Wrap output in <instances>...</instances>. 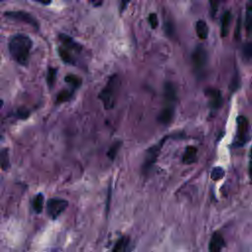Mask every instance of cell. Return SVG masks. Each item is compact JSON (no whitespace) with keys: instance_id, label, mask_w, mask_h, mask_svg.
Masks as SVG:
<instances>
[{"instance_id":"obj_19","label":"cell","mask_w":252,"mask_h":252,"mask_svg":"<svg viewBox=\"0 0 252 252\" xmlns=\"http://www.w3.org/2000/svg\"><path fill=\"white\" fill-rule=\"evenodd\" d=\"M65 82L69 84L73 90L80 88V86L82 85V79L79 76H76L74 74H68L65 77Z\"/></svg>"},{"instance_id":"obj_14","label":"cell","mask_w":252,"mask_h":252,"mask_svg":"<svg viewBox=\"0 0 252 252\" xmlns=\"http://www.w3.org/2000/svg\"><path fill=\"white\" fill-rule=\"evenodd\" d=\"M196 33L199 38L201 39H206L209 34V28L208 25L205 21L199 20L196 23Z\"/></svg>"},{"instance_id":"obj_27","label":"cell","mask_w":252,"mask_h":252,"mask_svg":"<svg viewBox=\"0 0 252 252\" xmlns=\"http://www.w3.org/2000/svg\"><path fill=\"white\" fill-rule=\"evenodd\" d=\"M165 32L168 36H172L173 33H174V29H173V26L170 22L165 24Z\"/></svg>"},{"instance_id":"obj_33","label":"cell","mask_w":252,"mask_h":252,"mask_svg":"<svg viewBox=\"0 0 252 252\" xmlns=\"http://www.w3.org/2000/svg\"><path fill=\"white\" fill-rule=\"evenodd\" d=\"M37 3H40L41 5H44V6H47V5H50V3L52 2V0H33Z\"/></svg>"},{"instance_id":"obj_4","label":"cell","mask_w":252,"mask_h":252,"mask_svg":"<svg viewBox=\"0 0 252 252\" xmlns=\"http://www.w3.org/2000/svg\"><path fill=\"white\" fill-rule=\"evenodd\" d=\"M166 139H167V137L162 138L158 144L153 145L151 148H149L147 150L146 155H145V158H144V161H143V164H142V173L145 176H147L151 172L154 164L156 163V161H157V159H158V158L160 154L161 148L164 145V142H165Z\"/></svg>"},{"instance_id":"obj_21","label":"cell","mask_w":252,"mask_h":252,"mask_svg":"<svg viewBox=\"0 0 252 252\" xmlns=\"http://www.w3.org/2000/svg\"><path fill=\"white\" fill-rule=\"evenodd\" d=\"M129 243V237L127 236H122L120 237L117 242L115 243L114 247H113V251L114 252H120V251H125L126 250V247Z\"/></svg>"},{"instance_id":"obj_11","label":"cell","mask_w":252,"mask_h":252,"mask_svg":"<svg viewBox=\"0 0 252 252\" xmlns=\"http://www.w3.org/2000/svg\"><path fill=\"white\" fill-rule=\"evenodd\" d=\"M58 38H59L61 44H62L64 47H66L67 49L71 50L72 52H73V51H75V52H80V51L82 50V46H81L78 42H76L71 36L67 35L66 33H60V34L58 35Z\"/></svg>"},{"instance_id":"obj_28","label":"cell","mask_w":252,"mask_h":252,"mask_svg":"<svg viewBox=\"0 0 252 252\" xmlns=\"http://www.w3.org/2000/svg\"><path fill=\"white\" fill-rule=\"evenodd\" d=\"M249 166H248V173H249V177L252 180V147L250 150V155H249Z\"/></svg>"},{"instance_id":"obj_15","label":"cell","mask_w":252,"mask_h":252,"mask_svg":"<svg viewBox=\"0 0 252 252\" xmlns=\"http://www.w3.org/2000/svg\"><path fill=\"white\" fill-rule=\"evenodd\" d=\"M58 54H59L60 58L65 63H68V64H73L74 63V58H73V55H72V51L67 49L63 45L58 47Z\"/></svg>"},{"instance_id":"obj_5","label":"cell","mask_w":252,"mask_h":252,"mask_svg":"<svg viewBox=\"0 0 252 252\" xmlns=\"http://www.w3.org/2000/svg\"><path fill=\"white\" fill-rule=\"evenodd\" d=\"M208 62L207 50L202 45H197L192 52V64L194 72L198 77H202L205 73Z\"/></svg>"},{"instance_id":"obj_22","label":"cell","mask_w":252,"mask_h":252,"mask_svg":"<svg viewBox=\"0 0 252 252\" xmlns=\"http://www.w3.org/2000/svg\"><path fill=\"white\" fill-rule=\"evenodd\" d=\"M56 74H57V69L49 67L47 70V74H46V83L48 85V87L51 89L55 83L56 80Z\"/></svg>"},{"instance_id":"obj_29","label":"cell","mask_w":252,"mask_h":252,"mask_svg":"<svg viewBox=\"0 0 252 252\" xmlns=\"http://www.w3.org/2000/svg\"><path fill=\"white\" fill-rule=\"evenodd\" d=\"M18 115L21 117V118H26V117H28L29 116V111H27V110H23V109H20L19 111H18Z\"/></svg>"},{"instance_id":"obj_18","label":"cell","mask_w":252,"mask_h":252,"mask_svg":"<svg viewBox=\"0 0 252 252\" xmlns=\"http://www.w3.org/2000/svg\"><path fill=\"white\" fill-rule=\"evenodd\" d=\"M121 146H122V142L120 140H118V141L113 142L112 145L109 147V149L107 151V157L110 160H113L116 158Z\"/></svg>"},{"instance_id":"obj_25","label":"cell","mask_w":252,"mask_h":252,"mask_svg":"<svg viewBox=\"0 0 252 252\" xmlns=\"http://www.w3.org/2000/svg\"><path fill=\"white\" fill-rule=\"evenodd\" d=\"M242 54H243V57H244L245 59H247V60L252 59V41L246 42V43L243 45Z\"/></svg>"},{"instance_id":"obj_32","label":"cell","mask_w":252,"mask_h":252,"mask_svg":"<svg viewBox=\"0 0 252 252\" xmlns=\"http://www.w3.org/2000/svg\"><path fill=\"white\" fill-rule=\"evenodd\" d=\"M240 18L238 19V21H237V26H236V30H235V38H238L239 37V28H240V24H241V22H240Z\"/></svg>"},{"instance_id":"obj_7","label":"cell","mask_w":252,"mask_h":252,"mask_svg":"<svg viewBox=\"0 0 252 252\" xmlns=\"http://www.w3.org/2000/svg\"><path fill=\"white\" fill-rule=\"evenodd\" d=\"M68 207V202L64 199H60V198H51L47 201V205H46V212H47V216L52 219L55 220L57 219Z\"/></svg>"},{"instance_id":"obj_12","label":"cell","mask_w":252,"mask_h":252,"mask_svg":"<svg viewBox=\"0 0 252 252\" xmlns=\"http://www.w3.org/2000/svg\"><path fill=\"white\" fill-rule=\"evenodd\" d=\"M197 148L194 146H188L186 147L183 157H182V161L185 164H192L196 161L197 159Z\"/></svg>"},{"instance_id":"obj_16","label":"cell","mask_w":252,"mask_h":252,"mask_svg":"<svg viewBox=\"0 0 252 252\" xmlns=\"http://www.w3.org/2000/svg\"><path fill=\"white\" fill-rule=\"evenodd\" d=\"M0 167L7 171L10 168V158H9V150L4 148L0 151Z\"/></svg>"},{"instance_id":"obj_6","label":"cell","mask_w":252,"mask_h":252,"mask_svg":"<svg viewBox=\"0 0 252 252\" xmlns=\"http://www.w3.org/2000/svg\"><path fill=\"white\" fill-rule=\"evenodd\" d=\"M249 138V121L244 115H240L236 118V134L233 142V146L238 148L242 147Z\"/></svg>"},{"instance_id":"obj_30","label":"cell","mask_w":252,"mask_h":252,"mask_svg":"<svg viewBox=\"0 0 252 252\" xmlns=\"http://www.w3.org/2000/svg\"><path fill=\"white\" fill-rule=\"evenodd\" d=\"M128 3H129V0H120V12L124 11Z\"/></svg>"},{"instance_id":"obj_1","label":"cell","mask_w":252,"mask_h":252,"mask_svg":"<svg viewBox=\"0 0 252 252\" xmlns=\"http://www.w3.org/2000/svg\"><path fill=\"white\" fill-rule=\"evenodd\" d=\"M32 41L30 36L24 33L14 34L8 43L9 52L12 58L21 65H28L30 60Z\"/></svg>"},{"instance_id":"obj_8","label":"cell","mask_w":252,"mask_h":252,"mask_svg":"<svg viewBox=\"0 0 252 252\" xmlns=\"http://www.w3.org/2000/svg\"><path fill=\"white\" fill-rule=\"evenodd\" d=\"M4 16L8 19L24 22V23L33 27L35 30L39 29V24H38L37 20L32 14L28 13L27 11H22V10L6 11V12H4Z\"/></svg>"},{"instance_id":"obj_10","label":"cell","mask_w":252,"mask_h":252,"mask_svg":"<svg viewBox=\"0 0 252 252\" xmlns=\"http://www.w3.org/2000/svg\"><path fill=\"white\" fill-rule=\"evenodd\" d=\"M224 247V239L220 231H216L213 233L210 243L209 250L211 252H220Z\"/></svg>"},{"instance_id":"obj_3","label":"cell","mask_w":252,"mask_h":252,"mask_svg":"<svg viewBox=\"0 0 252 252\" xmlns=\"http://www.w3.org/2000/svg\"><path fill=\"white\" fill-rule=\"evenodd\" d=\"M121 79L117 74L109 77L106 85L98 94V98L101 100L103 107L106 110L112 109L117 101L118 94L120 91Z\"/></svg>"},{"instance_id":"obj_24","label":"cell","mask_w":252,"mask_h":252,"mask_svg":"<svg viewBox=\"0 0 252 252\" xmlns=\"http://www.w3.org/2000/svg\"><path fill=\"white\" fill-rule=\"evenodd\" d=\"M223 0H209L210 2V13L212 18H215V16L217 15L220 5Z\"/></svg>"},{"instance_id":"obj_26","label":"cell","mask_w":252,"mask_h":252,"mask_svg":"<svg viewBox=\"0 0 252 252\" xmlns=\"http://www.w3.org/2000/svg\"><path fill=\"white\" fill-rule=\"evenodd\" d=\"M149 23L152 27V29H156L158 25V16L156 13H151L149 15Z\"/></svg>"},{"instance_id":"obj_35","label":"cell","mask_w":252,"mask_h":252,"mask_svg":"<svg viewBox=\"0 0 252 252\" xmlns=\"http://www.w3.org/2000/svg\"><path fill=\"white\" fill-rule=\"evenodd\" d=\"M0 1H3V0H0Z\"/></svg>"},{"instance_id":"obj_20","label":"cell","mask_w":252,"mask_h":252,"mask_svg":"<svg viewBox=\"0 0 252 252\" xmlns=\"http://www.w3.org/2000/svg\"><path fill=\"white\" fill-rule=\"evenodd\" d=\"M43 202H44L43 195L41 193L36 194L32 200V208L36 213H41L43 209Z\"/></svg>"},{"instance_id":"obj_13","label":"cell","mask_w":252,"mask_h":252,"mask_svg":"<svg viewBox=\"0 0 252 252\" xmlns=\"http://www.w3.org/2000/svg\"><path fill=\"white\" fill-rule=\"evenodd\" d=\"M230 20H231L230 12L229 11L224 12L221 16V21H220V34H221L222 37L226 36L227 33H228Z\"/></svg>"},{"instance_id":"obj_2","label":"cell","mask_w":252,"mask_h":252,"mask_svg":"<svg viewBox=\"0 0 252 252\" xmlns=\"http://www.w3.org/2000/svg\"><path fill=\"white\" fill-rule=\"evenodd\" d=\"M177 102V93L175 86L171 82H166L163 86V105L158 115V121L162 125L171 123Z\"/></svg>"},{"instance_id":"obj_9","label":"cell","mask_w":252,"mask_h":252,"mask_svg":"<svg viewBox=\"0 0 252 252\" xmlns=\"http://www.w3.org/2000/svg\"><path fill=\"white\" fill-rule=\"evenodd\" d=\"M207 97L209 98V105L212 110H218L222 104V95L220 90L216 88H208L205 91Z\"/></svg>"},{"instance_id":"obj_17","label":"cell","mask_w":252,"mask_h":252,"mask_svg":"<svg viewBox=\"0 0 252 252\" xmlns=\"http://www.w3.org/2000/svg\"><path fill=\"white\" fill-rule=\"evenodd\" d=\"M245 29L248 33L252 32V0L246 5V15H245Z\"/></svg>"},{"instance_id":"obj_31","label":"cell","mask_w":252,"mask_h":252,"mask_svg":"<svg viewBox=\"0 0 252 252\" xmlns=\"http://www.w3.org/2000/svg\"><path fill=\"white\" fill-rule=\"evenodd\" d=\"M89 2H90L93 6H94V7H98V6H100V5L102 4L103 0H89Z\"/></svg>"},{"instance_id":"obj_34","label":"cell","mask_w":252,"mask_h":252,"mask_svg":"<svg viewBox=\"0 0 252 252\" xmlns=\"http://www.w3.org/2000/svg\"><path fill=\"white\" fill-rule=\"evenodd\" d=\"M3 106V100H0V108Z\"/></svg>"},{"instance_id":"obj_23","label":"cell","mask_w":252,"mask_h":252,"mask_svg":"<svg viewBox=\"0 0 252 252\" xmlns=\"http://www.w3.org/2000/svg\"><path fill=\"white\" fill-rule=\"evenodd\" d=\"M72 94H73V91H69V90H63L61 91L57 97H56V102L57 103H61V102H65V101H68L71 97H72Z\"/></svg>"}]
</instances>
